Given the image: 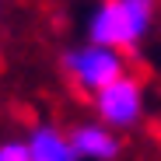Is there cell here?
I'll use <instances>...</instances> for the list:
<instances>
[{
    "mask_svg": "<svg viewBox=\"0 0 161 161\" xmlns=\"http://www.w3.org/2000/svg\"><path fill=\"white\" fill-rule=\"evenodd\" d=\"M158 25V0H98L84 21V35L95 46L133 53Z\"/></svg>",
    "mask_w": 161,
    "mask_h": 161,
    "instance_id": "6da1fadb",
    "label": "cell"
},
{
    "mask_svg": "<svg viewBox=\"0 0 161 161\" xmlns=\"http://www.w3.org/2000/svg\"><path fill=\"white\" fill-rule=\"evenodd\" d=\"M60 67H63V77L70 80L77 91H84L88 98H95L98 91H105L109 84H116L119 77L130 74L123 53L105 49V46H95V42H88V39L80 42V46L63 49Z\"/></svg>",
    "mask_w": 161,
    "mask_h": 161,
    "instance_id": "7a4b0ae2",
    "label": "cell"
},
{
    "mask_svg": "<svg viewBox=\"0 0 161 161\" xmlns=\"http://www.w3.org/2000/svg\"><path fill=\"white\" fill-rule=\"evenodd\" d=\"M91 109H95V119L109 126L112 133H130L147 116V88L137 74H126L91 98Z\"/></svg>",
    "mask_w": 161,
    "mask_h": 161,
    "instance_id": "3957f363",
    "label": "cell"
},
{
    "mask_svg": "<svg viewBox=\"0 0 161 161\" xmlns=\"http://www.w3.org/2000/svg\"><path fill=\"white\" fill-rule=\"evenodd\" d=\"M70 144L80 161H119L123 158V137L102 126L98 119H80L70 130Z\"/></svg>",
    "mask_w": 161,
    "mask_h": 161,
    "instance_id": "277c9868",
    "label": "cell"
},
{
    "mask_svg": "<svg viewBox=\"0 0 161 161\" xmlns=\"http://www.w3.org/2000/svg\"><path fill=\"white\" fill-rule=\"evenodd\" d=\"M25 147H28L32 161H80L74 154L70 133L60 123H49V119L35 123L28 133H25Z\"/></svg>",
    "mask_w": 161,
    "mask_h": 161,
    "instance_id": "5b68a950",
    "label": "cell"
},
{
    "mask_svg": "<svg viewBox=\"0 0 161 161\" xmlns=\"http://www.w3.org/2000/svg\"><path fill=\"white\" fill-rule=\"evenodd\" d=\"M0 161H32L28 147H25V137L18 140H0Z\"/></svg>",
    "mask_w": 161,
    "mask_h": 161,
    "instance_id": "8992f818",
    "label": "cell"
}]
</instances>
